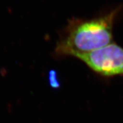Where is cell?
Wrapping results in <instances>:
<instances>
[{
  "mask_svg": "<svg viewBox=\"0 0 123 123\" xmlns=\"http://www.w3.org/2000/svg\"><path fill=\"white\" fill-rule=\"evenodd\" d=\"M49 81L50 86L53 88H57L60 87V82L57 79V75L56 71L54 70H50L49 73Z\"/></svg>",
  "mask_w": 123,
  "mask_h": 123,
  "instance_id": "3",
  "label": "cell"
},
{
  "mask_svg": "<svg viewBox=\"0 0 123 123\" xmlns=\"http://www.w3.org/2000/svg\"><path fill=\"white\" fill-rule=\"evenodd\" d=\"M75 57L103 77L123 75V48L113 43Z\"/></svg>",
  "mask_w": 123,
  "mask_h": 123,
  "instance_id": "2",
  "label": "cell"
},
{
  "mask_svg": "<svg viewBox=\"0 0 123 123\" xmlns=\"http://www.w3.org/2000/svg\"><path fill=\"white\" fill-rule=\"evenodd\" d=\"M116 15V11H113L104 17L73 23L57 44V53L75 57L111 43Z\"/></svg>",
  "mask_w": 123,
  "mask_h": 123,
  "instance_id": "1",
  "label": "cell"
}]
</instances>
